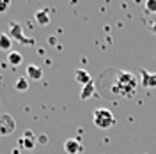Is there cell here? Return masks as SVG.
Segmentation results:
<instances>
[{
  "mask_svg": "<svg viewBox=\"0 0 156 154\" xmlns=\"http://www.w3.org/2000/svg\"><path fill=\"white\" fill-rule=\"evenodd\" d=\"M98 85H101L103 94H110L112 97H119V99H131L136 94L140 80L129 71L105 69L99 76Z\"/></svg>",
  "mask_w": 156,
  "mask_h": 154,
  "instance_id": "obj_1",
  "label": "cell"
},
{
  "mask_svg": "<svg viewBox=\"0 0 156 154\" xmlns=\"http://www.w3.org/2000/svg\"><path fill=\"white\" fill-rule=\"evenodd\" d=\"M92 122L99 129H108L115 124V117L108 108H96L92 112Z\"/></svg>",
  "mask_w": 156,
  "mask_h": 154,
  "instance_id": "obj_2",
  "label": "cell"
},
{
  "mask_svg": "<svg viewBox=\"0 0 156 154\" xmlns=\"http://www.w3.org/2000/svg\"><path fill=\"white\" fill-rule=\"evenodd\" d=\"M16 129V121L11 114H0V136L12 135Z\"/></svg>",
  "mask_w": 156,
  "mask_h": 154,
  "instance_id": "obj_3",
  "label": "cell"
},
{
  "mask_svg": "<svg viewBox=\"0 0 156 154\" xmlns=\"http://www.w3.org/2000/svg\"><path fill=\"white\" fill-rule=\"evenodd\" d=\"M9 37L12 39V41L21 43V44H32V43H34V39L27 37V36L21 32V27H20V23H16V21H11L9 23Z\"/></svg>",
  "mask_w": 156,
  "mask_h": 154,
  "instance_id": "obj_4",
  "label": "cell"
},
{
  "mask_svg": "<svg viewBox=\"0 0 156 154\" xmlns=\"http://www.w3.org/2000/svg\"><path fill=\"white\" fill-rule=\"evenodd\" d=\"M140 71V85L144 89H156V73H151L147 69H138Z\"/></svg>",
  "mask_w": 156,
  "mask_h": 154,
  "instance_id": "obj_5",
  "label": "cell"
},
{
  "mask_svg": "<svg viewBox=\"0 0 156 154\" xmlns=\"http://www.w3.org/2000/svg\"><path fill=\"white\" fill-rule=\"evenodd\" d=\"M64 151L68 154H82L83 152V145L78 138H69L64 142Z\"/></svg>",
  "mask_w": 156,
  "mask_h": 154,
  "instance_id": "obj_6",
  "label": "cell"
},
{
  "mask_svg": "<svg viewBox=\"0 0 156 154\" xmlns=\"http://www.w3.org/2000/svg\"><path fill=\"white\" fill-rule=\"evenodd\" d=\"M37 145V136L34 135L32 131H25L23 136L20 138V147H23V149H34Z\"/></svg>",
  "mask_w": 156,
  "mask_h": 154,
  "instance_id": "obj_7",
  "label": "cell"
},
{
  "mask_svg": "<svg viewBox=\"0 0 156 154\" xmlns=\"http://www.w3.org/2000/svg\"><path fill=\"white\" fill-rule=\"evenodd\" d=\"M94 94H96V83H94V80H92L90 83H87V85H83L82 89H80V99H82V101L90 99Z\"/></svg>",
  "mask_w": 156,
  "mask_h": 154,
  "instance_id": "obj_8",
  "label": "cell"
},
{
  "mask_svg": "<svg viewBox=\"0 0 156 154\" xmlns=\"http://www.w3.org/2000/svg\"><path fill=\"white\" fill-rule=\"evenodd\" d=\"M75 80H76L78 85H87V83H90L92 82V76L89 75V71H85V69H76V73H75Z\"/></svg>",
  "mask_w": 156,
  "mask_h": 154,
  "instance_id": "obj_9",
  "label": "cell"
},
{
  "mask_svg": "<svg viewBox=\"0 0 156 154\" xmlns=\"http://www.w3.org/2000/svg\"><path fill=\"white\" fill-rule=\"evenodd\" d=\"M27 76L30 80H41L43 78V69L36 64H30V66H27Z\"/></svg>",
  "mask_w": 156,
  "mask_h": 154,
  "instance_id": "obj_10",
  "label": "cell"
},
{
  "mask_svg": "<svg viewBox=\"0 0 156 154\" xmlns=\"http://www.w3.org/2000/svg\"><path fill=\"white\" fill-rule=\"evenodd\" d=\"M34 16H36V21H37L39 25H48V23H50V14H48V11H46V9L37 11Z\"/></svg>",
  "mask_w": 156,
  "mask_h": 154,
  "instance_id": "obj_11",
  "label": "cell"
},
{
  "mask_svg": "<svg viewBox=\"0 0 156 154\" xmlns=\"http://www.w3.org/2000/svg\"><path fill=\"white\" fill-rule=\"evenodd\" d=\"M11 46H12V39L9 37V34H0V50L11 51Z\"/></svg>",
  "mask_w": 156,
  "mask_h": 154,
  "instance_id": "obj_12",
  "label": "cell"
},
{
  "mask_svg": "<svg viewBox=\"0 0 156 154\" xmlns=\"http://www.w3.org/2000/svg\"><path fill=\"white\" fill-rule=\"evenodd\" d=\"M21 60H23L21 53H18V51H9V55H7V62H9L11 66H20Z\"/></svg>",
  "mask_w": 156,
  "mask_h": 154,
  "instance_id": "obj_13",
  "label": "cell"
},
{
  "mask_svg": "<svg viewBox=\"0 0 156 154\" xmlns=\"http://www.w3.org/2000/svg\"><path fill=\"white\" fill-rule=\"evenodd\" d=\"M14 87H16L18 92H27V90H29V80H27V78H18Z\"/></svg>",
  "mask_w": 156,
  "mask_h": 154,
  "instance_id": "obj_14",
  "label": "cell"
},
{
  "mask_svg": "<svg viewBox=\"0 0 156 154\" xmlns=\"http://www.w3.org/2000/svg\"><path fill=\"white\" fill-rule=\"evenodd\" d=\"M146 11L151 14H156V0H147L146 2Z\"/></svg>",
  "mask_w": 156,
  "mask_h": 154,
  "instance_id": "obj_15",
  "label": "cell"
},
{
  "mask_svg": "<svg viewBox=\"0 0 156 154\" xmlns=\"http://www.w3.org/2000/svg\"><path fill=\"white\" fill-rule=\"evenodd\" d=\"M7 9H9V2H0V12H4Z\"/></svg>",
  "mask_w": 156,
  "mask_h": 154,
  "instance_id": "obj_16",
  "label": "cell"
},
{
  "mask_svg": "<svg viewBox=\"0 0 156 154\" xmlns=\"http://www.w3.org/2000/svg\"><path fill=\"white\" fill-rule=\"evenodd\" d=\"M46 140H48V138H46V135H41V136L37 138V142H39V144H46Z\"/></svg>",
  "mask_w": 156,
  "mask_h": 154,
  "instance_id": "obj_17",
  "label": "cell"
},
{
  "mask_svg": "<svg viewBox=\"0 0 156 154\" xmlns=\"http://www.w3.org/2000/svg\"><path fill=\"white\" fill-rule=\"evenodd\" d=\"M151 32L156 36V23H153V25H151Z\"/></svg>",
  "mask_w": 156,
  "mask_h": 154,
  "instance_id": "obj_18",
  "label": "cell"
},
{
  "mask_svg": "<svg viewBox=\"0 0 156 154\" xmlns=\"http://www.w3.org/2000/svg\"><path fill=\"white\" fill-rule=\"evenodd\" d=\"M12 154H20V151H18V149H16V151H12Z\"/></svg>",
  "mask_w": 156,
  "mask_h": 154,
  "instance_id": "obj_19",
  "label": "cell"
}]
</instances>
